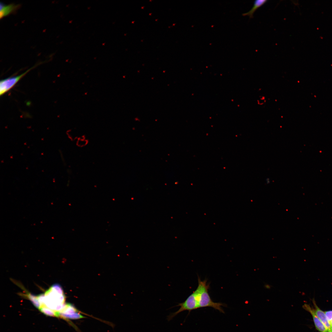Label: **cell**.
<instances>
[{
	"instance_id": "12",
	"label": "cell",
	"mask_w": 332,
	"mask_h": 332,
	"mask_svg": "<svg viewBox=\"0 0 332 332\" xmlns=\"http://www.w3.org/2000/svg\"><path fill=\"white\" fill-rule=\"evenodd\" d=\"M265 287L267 289H270L271 288V286L270 285L266 284L264 285Z\"/></svg>"
},
{
	"instance_id": "5",
	"label": "cell",
	"mask_w": 332,
	"mask_h": 332,
	"mask_svg": "<svg viewBox=\"0 0 332 332\" xmlns=\"http://www.w3.org/2000/svg\"><path fill=\"white\" fill-rule=\"evenodd\" d=\"M302 307L311 314L315 327L317 330L320 332H329L326 326L315 314L313 308L310 307L309 305L306 303L304 304Z\"/></svg>"
},
{
	"instance_id": "3",
	"label": "cell",
	"mask_w": 332,
	"mask_h": 332,
	"mask_svg": "<svg viewBox=\"0 0 332 332\" xmlns=\"http://www.w3.org/2000/svg\"><path fill=\"white\" fill-rule=\"evenodd\" d=\"M198 282L200 283L201 286L199 301V308L211 307L218 310L220 312L224 313V312L221 306H226V305L221 302H215L212 301L208 292L209 284L207 283V280L205 279L201 281L198 277Z\"/></svg>"
},
{
	"instance_id": "9",
	"label": "cell",
	"mask_w": 332,
	"mask_h": 332,
	"mask_svg": "<svg viewBox=\"0 0 332 332\" xmlns=\"http://www.w3.org/2000/svg\"><path fill=\"white\" fill-rule=\"evenodd\" d=\"M25 295L36 307L38 309H39L41 306V304L38 299L37 295H35L28 292L26 293Z\"/></svg>"
},
{
	"instance_id": "11",
	"label": "cell",
	"mask_w": 332,
	"mask_h": 332,
	"mask_svg": "<svg viewBox=\"0 0 332 332\" xmlns=\"http://www.w3.org/2000/svg\"><path fill=\"white\" fill-rule=\"evenodd\" d=\"M325 313L328 321L330 322L332 320V310L326 311Z\"/></svg>"
},
{
	"instance_id": "1",
	"label": "cell",
	"mask_w": 332,
	"mask_h": 332,
	"mask_svg": "<svg viewBox=\"0 0 332 332\" xmlns=\"http://www.w3.org/2000/svg\"><path fill=\"white\" fill-rule=\"evenodd\" d=\"M44 294V301L41 306H46L55 311L57 314L63 309L66 304L65 297L61 286L58 284H54Z\"/></svg>"
},
{
	"instance_id": "8",
	"label": "cell",
	"mask_w": 332,
	"mask_h": 332,
	"mask_svg": "<svg viewBox=\"0 0 332 332\" xmlns=\"http://www.w3.org/2000/svg\"><path fill=\"white\" fill-rule=\"evenodd\" d=\"M267 2V0H257L254 2L253 6L248 12L243 14L244 16H249L250 18L253 17V14L255 11L259 7L261 6Z\"/></svg>"
},
{
	"instance_id": "13",
	"label": "cell",
	"mask_w": 332,
	"mask_h": 332,
	"mask_svg": "<svg viewBox=\"0 0 332 332\" xmlns=\"http://www.w3.org/2000/svg\"><path fill=\"white\" fill-rule=\"evenodd\" d=\"M266 182L267 184H268L270 183V180L269 178H268L266 179Z\"/></svg>"
},
{
	"instance_id": "16",
	"label": "cell",
	"mask_w": 332,
	"mask_h": 332,
	"mask_svg": "<svg viewBox=\"0 0 332 332\" xmlns=\"http://www.w3.org/2000/svg\"><path fill=\"white\" fill-rule=\"evenodd\" d=\"M329 332H332V331H330Z\"/></svg>"
},
{
	"instance_id": "7",
	"label": "cell",
	"mask_w": 332,
	"mask_h": 332,
	"mask_svg": "<svg viewBox=\"0 0 332 332\" xmlns=\"http://www.w3.org/2000/svg\"><path fill=\"white\" fill-rule=\"evenodd\" d=\"M313 302L314 308H313L314 312L320 321L323 323L328 330L329 332L331 331V325L328 320L325 312L321 310L317 306L314 299Z\"/></svg>"
},
{
	"instance_id": "2",
	"label": "cell",
	"mask_w": 332,
	"mask_h": 332,
	"mask_svg": "<svg viewBox=\"0 0 332 332\" xmlns=\"http://www.w3.org/2000/svg\"><path fill=\"white\" fill-rule=\"evenodd\" d=\"M198 283L196 289L184 302L178 303L177 305L173 307L180 306V308L177 311L170 313L167 316V319L168 321L172 320L179 314L183 311L188 310L189 313L192 310L199 308V301L201 286L200 283L199 282Z\"/></svg>"
},
{
	"instance_id": "4",
	"label": "cell",
	"mask_w": 332,
	"mask_h": 332,
	"mask_svg": "<svg viewBox=\"0 0 332 332\" xmlns=\"http://www.w3.org/2000/svg\"><path fill=\"white\" fill-rule=\"evenodd\" d=\"M37 65L33 66L21 74L2 80L0 82V95L4 94L13 88L16 84L32 69Z\"/></svg>"
},
{
	"instance_id": "10",
	"label": "cell",
	"mask_w": 332,
	"mask_h": 332,
	"mask_svg": "<svg viewBox=\"0 0 332 332\" xmlns=\"http://www.w3.org/2000/svg\"><path fill=\"white\" fill-rule=\"evenodd\" d=\"M39 309L45 315L50 316L57 317L56 313L55 311L45 306H41Z\"/></svg>"
},
{
	"instance_id": "14",
	"label": "cell",
	"mask_w": 332,
	"mask_h": 332,
	"mask_svg": "<svg viewBox=\"0 0 332 332\" xmlns=\"http://www.w3.org/2000/svg\"><path fill=\"white\" fill-rule=\"evenodd\" d=\"M330 323L331 325H332V320H331L330 322Z\"/></svg>"
},
{
	"instance_id": "15",
	"label": "cell",
	"mask_w": 332,
	"mask_h": 332,
	"mask_svg": "<svg viewBox=\"0 0 332 332\" xmlns=\"http://www.w3.org/2000/svg\"><path fill=\"white\" fill-rule=\"evenodd\" d=\"M331 331H332V325H331Z\"/></svg>"
},
{
	"instance_id": "6",
	"label": "cell",
	"mask_w": 332,
	"mask_h": 332,
	"mask_svg": "<svg viewBox=\"0 0 332 332\" xmlns=\"http://www.w3.org/2000/svg\"><path fill=\"white\" fill-rule=\"evenodd\" d=\"M0 5L1 19L15 12L20 6L19 4L11 3L6 5L2 2H1Z\"/></svg>"
}]
</instances>
